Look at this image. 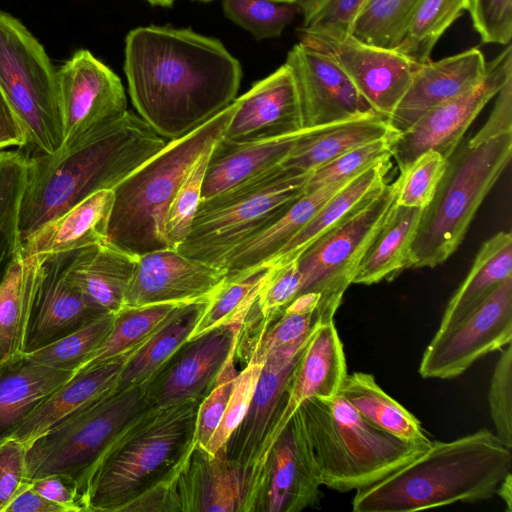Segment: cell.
<instances>
[{"mask_svg":"<svg viewBox=\"0 0 512 512\" xmlns=\"http://www.w3.org/2000/svg\"><path fill=\"white\" fill-rule=\"evenodd\" d=\"M227 271L166 248L137 256L124 306L189 303L211 298Z\"/></svg>","mask_w":512,"mask_h":512,"instance_id":"obj_22","label":"cell"},{"mask_svg":"<svg viewBox=\"0 0 512 512\" xmlns=\"http://www.w3.org/2000/svg\"><path fill=\"white\" fill-rule=\"evenodd\" d=\"M486 64L482 51L473 47L418 65L405 94L387 119L389 126L401 133L431 109L475 87L485 76Z\"/></svg>","mask_w":512,"mask_h":512,"instance_id":"obj_24","label":"cell"},{"mask_svg":"<svg viewBox=\"0 0 512 512\" xmlns=\"http://www.w3.org/2000/svg\"><path fill=\"white\" fill-rule=\"evenodd\" d=\"M399 187V177L385 183L296 259L302 276L298 295H320L316 309L320 324L333 321L364 253L396 203Z\"/></svg>","mask_w":512,"mask_h":512,"instance_id":"obj_11","label":"cell"},{"mask_svg":"<svg viewBox=\"0 0 512 512\" xmlns=\"http://www.w3.org/2000/svg\"><path fill=\"white\" fill-rule=\"evenodd\" d=\"M222 7L229 20L257 40L280 37L301 15L299 4L275 0H223Z\"/></svg>","mask_w":512,"mask_h":512,"instance_id":"obj_45","label":"cell"},{"mask_svg":"<svg viewBox=\"0 0 512 512\" xmlns=\"http://www.w3.org/2000/svg\"><path fill=\"white\" fill-rule=\"evenodd\" d=\"M422 0H369L359 14L352 35L379 47L394 49Z\"/></svg>","mask_w":512,"mask_h":512,"instance_id":"obj_44","label":"cell"},{"mask_svg":"<svg viewBox=\"0 0 512 512\" xmlns=\"http://www.w3.org/2000/svg\"><path fill=\"white\" fill-rule=\"evenodd\" d=\"M422 210L395 203L364 253L352 284L371 285L391 280L407 268L409 249Z\"/></svg>","mask_w":512,"mask_h":512,"instance_id":"obj_36","label":"cell"},{"mask_svg":"<svg viewBox=\"0 0 512 512\" xmlns=\"http://www.w3.org/2000/svg\"><path fill=\"white\" fill-rule=\"evenodd\" d=\"M511 156L512 133L478 144L467 140L457 146L447 158L432 200L422 210L407 268H434L455 252Z\"/></svg>","mask_w":512,"mask_h":512,"instance_id":"obj_7","label":"cell"},{"mask_svg":"<svg viewBox=\"0 0 512 512\" xmlns=\"http://www.w3.org/2000/svg\"><path fill=\"white\" fill-rule=\"evenodd\" d=\"M466 10L483 43L510 44L512 0H467Z\"/></svg>","mask_w":512,"mask_h":512,"instance_id":"obj_55","label":"cell"},{"mask_svg":"<svg viewBox=\"0 0 512 512\" xmlns=\"http://www.w3.org/2000/svg\"><path fill=\"white\" fill-rule=\"evenodd\" d=\"M153 6H160V7H171L175 0H146Z\"/></svg>","mask_w":512,"mask_h":512,"instance_id":"obj_62","label":"cell"},{"mask_svg":"<svg viewBox=\"0 0 512 512\" xmlns=\"http://www.w3.org/2000/svg\"><path fill=\"white\" fill-rule=\"evenodd\" d=\"M507 133H512V78L496 94V102L487 121L468 141L478 144Z\"/></svg>","mask_w":512,"mask_h":512,"instance_id":"obj_58","label":"cell"},{"mask_svg":"<svg viewBox=\"0 0 512 512\" xmlns=\"http://www.w3.org/2000/svg\"><path fill=\"white\" fill-rule=\"evenodd\" d=\"M4 512H66L57 503H54L38 493L27 482L6 506Z\"/></svg>","mask_w":512,"mask_h":512,"instance_id":"obj_60","label":"cell"},{"mask_svg":"<svg viewBox=\"0 0 512 512\" xmlns=\"http://www.w3.org/2000/svg\"><path fill=\"white\" fill-rule=\"evenodd\" d=\"M488 401L495 435L512 448V344L501 351L490 381Z\"/></svg>","mask_w":512,"mask_h":512,"instance_id":"obj_51","label":"cell"},{"mask_svg":"<svg viewBox=\"0 0 512 512\" xmlns=\"http://www.w3.org/2000/svg\"><path fill=\"white\" fill-rule=\"evenodd\" d=\"M113 201L112 189L90 195L24 240L22 254L69 252L106 242Z\"/></svg>","mask_w":512,"mask_h":512,"instance_id":"obj_27","label":"cell"},{"mask_svg":"<svg viewBox=\"0 0 512 512\" xmlns=\"http://www.w3.org/2000/svg\"><path fill=\"white\" fill-rule=\"evenodd\" d=\"M369 0H305L300 30L332 37L352 34L354 24Z\"/></svg>","mask_w":512,"mask_h":512,"instance_id":"obj_48","label":"cell"},{"mask_svg":"<svg viewBox=\"0 0 512 512\" xmlns=\"http://www.w3.org/2000/svg\"><path fill=\"white\" fill-rule=\"evenodd\" d=\"M115 313H106L70 334L25 354L30 360L59 370L77 372L103 343Z\"/></svg>","mask_w":512,"mask_h":512,"instance_id":"obj_43","label":"cell"},{"mask_svg":"<svg viewBox=\"0 0 512 512\" xmlns=\"http://www.w3.org/2000/svg\"><path fill=\"white\" fill-rule=\"evenodd\" d=\"M347 375L343 344L334 321L320 324L309 338L289 382L283 405L266 439L247 494L256 495L267 455L292 415L307 399L335 397Z\"/></svg>","mask_w":512,"mask_h":512,"instance_id":"obj_21","label":"cell"},{"mask_svg":"<svg viewBox=\"0 0 512 512\" xmlns=\"http://www.w3.org/2000/svg\"><path fill=\"white\" fill-rule=\"evenodd\" d=\"M372 426L410 442L431 443L420 421L386 394L373 375L347 374L338 392Z\"/></svg>","mask_w":512,"mask_h":512,"instance_id":"obj_38","label":"cell"},{"mask_svg":"<svg viewBox=\"0 0 512 512\" xmlns=\"http://www.w3.org/2000/svg\"><path fill=\"white\" fill-rule=\"evenodd\" d=\"M235 103L223 141L248 143L303 130L294 78L285 63L255 82Z\"/></svg>","mask_w":512,"mask_h":512,"instance_id":"obj_23","label":"cell"},{"mask_svg":"<svg viewBox=\"0 0 512 512\" xmlns=\"http://www.w3.org/2000/svg\"><path fill=\"white\" fill-rule=\"evenodd\" d=\"M195 1H199V2H210V1H213V0H195Z\"/></svg>","mask_w":512,"mask_h":512,"instance_id":"obj_64","label":"cell"},{"mask_svg":"<svg viewBox=\"0 0 512 512\" xmlns=\"http://www.w3.org/2000/svg\"><path fill=\"white\" fill-rule=\"evenodd\" d=\"M27 169L24 151H0V282L21 248L19 208Z\"/></svg>","mask_w":512,"mask_h":512,"instance_id":"obj_40","label":"cell"},{"mask_svg":"<svg viewBox=\"0 0 512 512\" xmlns=\"http://www.w3.org/2000/svg\"><path fill=\"white\" fill-rule=\"evenodd\" d=\"M167 143L139 115L127 111L54 154L28 156L19 208L21 243L90 195L113 190Z\"/></svg>","mask_w":512,"mask_h":512,"instance_id":"obj_2","label":"cell"},{"mask_svg":"<svg viewBox=\"0 0 512 512\" xmlns=\"http://www.w3.org/2000/svg\"><path fill=\"white\" fill-rule=\"evenodd\" d=\"M209 300L210 298L179 304L147 341L128 358L115 389L142 385L190 338Z\"/></svg>","mask_w":512,"mask_h":512,"instance_id":"obj_37","label":"cell"},{"mask_svg":"<svg viewBox=\"0 0 512 512\" xmlns=\"http://www.w3.org/2000/svg\"><path fill=\"white\" fill-rule=\"evenodd\" d=\"M136 261L137 256L106 241L76 250L69 276L93 303L116 313L124 306Z\"/></svg>","mask_w":512,"mask_h":512,"instance_id":"obj_32","label":"cell"},{"mask_svg":"<svg viewBox=\"0 0 512 512\" xmlns=\"http://www.w3.org/2000/svg\"><path fill=\"white\" fill-rule=\"evenodd\" d=\"M201 401L151 407L138 417L92 470L83 493L84 511H123L151 488L173 479L195 444Z\"/></svg>","mask_w":512,"mask_h":512,"instance_id":"obj_4","label":"cell"},{"mask_svg":"<svg viewBox=\"0 0 512 512\" xmlns=\"http://www.w3.org/2000/svg\"><path fill=\"white\" fill-rule=\"evenodd\" d=\"M299 42L319 50L343 70L369 107L388 119L418 66L395 49L365 43L352 34L332 37L298 29Z\"/></svg>","mask_w":512,"mask_h":512,"instance_id":"obj_15","label":"cell"},{"mask_svg":"<svg viewBox=\"0 0 512 512\" xmlns=\"http://www.w3.org/2000/svg\"><path fill=\"white\" fill-rule=\"evenodd\" d=\"M321 485L340 492L367 487L422 454L410 442L369 424L339 393L299 407Z\"/></svg>","mask_w":512,"mask_h":512,"instance_id":"obj_6","label":"cell"},{"mask_svg":"<svg viewBox=\"0 0 512 512\" xmlns=\"http://www.w3.org/2000/svg\"><path fill=\"white\" fill-rule=\"evenodd\" d=\"M26 145L25 128L0 90V150L10 146L24 149Z\"/></svg>","mask_w":512,"mask_h":512,"instance_id":"obj_59","label":"cell"},{"mask_svg":"<svg viewBox=\"0 0 512 512\" xmlns=\"http://www.w3.org/2000/svg\"><path fill=\"white\" fill-rule=\"evenodd\" d=\"M511 449L480 429L458 439L431 441L409 463L356 490L354 512H412L492 498L511 472Z\"/></svg>","mask_w":512,"mask_h":512,"instance_id":"obj_3","label":"cell"},{"mask_svg":"<svg viewBox=\"0 0 512 512\" xmlns=\"http://www.w3.org/2000/svg\"><path fill=\"white\" fill-rule=\"evenodd\" d=\"M309 175L280 165L201 199L191 231L177 250L220 268L230 252L263 232L305 193Z\"/></svg>","mask_w":512,"mask_h":512,"instance_id":"obj_8","label":"cell"},{"mask_svg":"<svg viewBox=\"0 0 512 512\" xmlns=\"http://www.w3.org/2000/svg\"><path fill=\"white\" fill-rule=\"evenodd\" d=\"M241 325L222 324L180 345L142 384L151 406L203 400L235 353Z\"/></svg>","mask_w":512,"mask_h":512,"instance_id":"obj_16","label":"cell"},{"mask_svg":"<svg viewBox=\"0 0 512 512\" xmlns=\"http://www.w3.org/2000/svg\"><path fill=\"white\" fill-rule=\"evenodd\" d=\"M319 325L315 312L283 310L267 327L250 360L264 362L267 354L275 349L306 343Z\"/></svg>","mask_w":512,"mask_h":512,"instance_id":"obj_54","label":"cell"},{"mask_svg":"<svg viewBox=\"0 0 512 512\" xmlns=\"http://www.w3.org/2000/svg\"><path fill=\"white\" fill-rule=\"evenodd\" d=\"M38 266L39 255L20 248L0 282V363L25 355Z\"/></svg>","mask_w":512,"mask_h":512,"instance_id":"obj_33","label":"cell"},{"mask_svg":"<svg viewBox=\"0 0 512 512\" xmlns=\"http://www.w3.org/2000/svg\"><path fill=\"white\" fill-rule=\"evenodd\" d=\"M495 495H498L505 503L507 511H512V475L509 472L499 483Z\"/></svg>","mask_w":512,"mask_h":512,"instance_id":"obj_61","label":"cell"},{"mask_svg":"<svg viewBox=\"0 0 512 512\" xmlns=\"http://www.w3.org/2000/svg\"><path fill=\"white\" fill-rule=\"evenodd\" d=\"M124 71L138 115L168 141L229 106L242 78L240 62L218 39L155 25L127 34Z\"/></svg>","mask_w":512,"mask_h":512,"instance_id":"obj_1","label":"cell"},{"mask_svg":"<svg viewBox=\"0 0 512 512\" xmlns=\"http://www.w3.org/2000/svg\"><path fill=\"white\" fill-rule=\"evenodd\" d=\"M390 159L378 162L353 177L319 209L308 224L264 267L295 261L316 239L342 220L355 207L379 191L386 183Z\"/></svg>","mask_w":512,"mask_h":512,"instance_id":"obj_34","label":"cell"},{"mask_svg":"<svg viewBox=\"0 0 512 512\" xmlns=\"http://www.w3.org/2000/svg\"><path fill=\"white\" fill-rule=\"evenodd\" d=\"M466 9L467 0H422L394 49L417 65L427 62L440 37Z\"/></svg>","mask_w":512,"mask_h":512,"instance_id":"obj_41","label":"cell"},{"mask_svg":"<svg viewBox=\"0 0 512 512\" xmlns=\"http://www.w3.org/2000/svg\"><path fill=\"white\" fill-rule=\"evenodd\" d=\"M263 363L250 360L239 371L224 415L209 443L204 448L210 455L215 454L225 446L233 431L243 420L249 408Z\"/></svg>","mask_w":512,"mask_h":512,"instance_id":"obj_50","label":"cell"},{"mask_svg":"<svg viewBox=\"0 0 512 512\" xmlns=\"http://www.w3.org/2000/svg\"><path fill=\"white\" fill-rule=\"evenodd\" d=\"M510 277L512 235L500 231L482 244L466 278L450 299L437 331L454 326Z\"/></svg>","mask_w":512,"mask_h":512,"instance_id":"obj_35","label":"cell"},{"mask_svg":"<svg viewBox=\"0 0 512 512\" xmlns=\"http://www.w3.org/2000/svg\"><path fill=\"white\" fill-rule=\"evenodd\" d=\"M30 484L42 496L62 506L66 512L84 511L83 498L79 487L67 475H47L30 481Z\"/></svg>","mask_w":512,"mask_h":512,"instance_id":"obj_57","label":"cell"},{"mask_svg":"<svg viewBox=\"0 0 512 512\" xmlns=\"http://www.w3.org/2000/svg\"><path fill=\"white\" fill-rule=\"evenodd\" d=\"M235 353L226 361L214 386L201 401L196 420L195 443L205 448L217 429L232 394L239 373L235 367Z\"/></svg>","mask_w":512,"mask_h":512,"instance_id":"obj_52","label":"cell"},{"mask_svg":"<svg viewBox=\"0 0 512 512\" xmlns=\"http://www.w3.org/2000/svg\"><path fill=\"white\" fill-rule=\"evenodd\" d=\"M275 1L288 2V3H296V4L301 5L305 0H275Z\"/></svg>","mask_w":512,"mask_h":512,"instance_id":"obj_63","label":"cell"},{"mask_svg":"<svg viewBox=\"0 0 512 512\" xmlns=\"http://www.w3.org/2000/svg\"><path fill=\"white\" fill-rule=\"evenodd\" d=\"M399 133L353 148L312 171L305 184V193L350 179L366 168L392 157V144Z\"/></svg>","mask_w":512,"mask_h":512,"instance_id":"obj_47","label":"cell"},{"mask_svg":"<svg viewBox=\"0 0 512 512\" xmlns=\"http://www.w3.org/2000/svg\"><path fill=\"white\" fill-rule=\"evenodd\" d=\"M56 78L61 148L115 123L128 111L119 76L86 49L76 51Z\"/></svg>","mask_w":512,"mask_h":512,"instance_id":"obj_14","label":"cell"},{"mask_svg":"<svg viewBox=\"0 0 512 512\" xmlns=\"http://www.w3.org/2000/svg\"><path fill=\"white\" fill-rule=\"evenodd\" d=\"M151 407L143 385L113 388L95 398L27 444V480L67 475L77 483L83 498L100 458Z\"/></svg>","mask_w":512,"mask_h":512,"instance_id":"obj_9","label":"cell"},{"mask_svg":"<svg viewBox=\"0 0 512 512\" xmlns=\"http://www.w3.org/2000/svg\"><path fill=\"white\" fill-rule=\"evenodd\" d=\"M27 445L15 438L0 442V512L27 483Z\"/></svg>","mask_w":512,"mask_h":512,"instance_id":"obj_56","label":"cell"},{"mask_svg":"<svg viewBox=\"0 0 512 512\" xmlns=\"http://www.w3.org/2000/svg\"><path fill=\"white\" fill-rule=\"evenodd\" d=\"M352 178L304 193L297 198L274 223L223 259L220 268L227 271L226 279L244 278L266 268L265 264Z\"/></svg>","mask_w":512,"mask_h":512,"instance_id":"obj_26","label":"cell"},{"mask_svg":"<svg viewBox=\"0 0 512 512\" xmlns=\"http://www.w3.org/2000/svg\"><path fill=\"white\" fill-rule=\"evenodd\" d=\"M174 492L177 511L241 512V473L224 447L210 455L195 443L176 477Z\"/></svg>","mask_w":512,"mask_h":512,"instance_id":"obj_25","label":"cell"},{"mask_svg":"<svg viewBox=\"0 0 512 512\" xmlns=\"http://www.w3.org/2000/svg\"><path fill=\"white\" fill-rule=\"evenodd\" d=\"M178 305L163 303L137 307L123 306L115 313L113 326L106 339L77 372L91 369L109 360L131 356Z\"/></svg>","mask_w":512,"mask_h":512,"instance_id":"obj_39","label":"cell"},{"mask_svg":"<svg viewBox=\"0 0 512 512\" xmlns=\"http://www.w3.org/2000/svg\"><path fill=\"white\" fill-rule=\"evenodd\" d=\"M512 340V277L449 329L437 331L419 365L423 378L451 379Z\"/></svg>","mask_w":512,"mask_h":512,"instance_id":"obj_12","label":"cell"},{"mask_svg":"<svg viewBox=\"0 0 512 512\" xmlns=\"http://www.w3.org/2000/svg\"><path fill=\"white\" fill-rule=\"evenodd\" d=\"M511 78L512 47L508 44L486 64L485 76L479 84L431 109L395 137L392 157L400 173L429 150L437 151L447 159L485 105Z\"/></svg>","mask_w":512,"mask_h":512,"instance_id":"obj_13","label":"cell"},{"mask_svg":"<svg viewBox=\"0 0 512 512\" xmlns=\"http://www.w3.org/2000/svg\"><path fill=\"white\" fill-rule=\"evenodd\" d=\"M446 166L447 159L437 151L429 150L421 154L400 173L396 203L424 209L432 200Z\"/></svg>","mask_w":512,"mask_h":512,"instance_id":"obj_49","label":"cell"},{"mask_svg":"<svg viewBox=\"0 0 512 512\" xmlns=\"http://www.w3.org/2000/svg\"><path fill=\"white\" fill-rule=\"evenodd\" d=\"M285 64L296 86L302 129H311L374 112L343 70L325 53L302 42Z\"/></svg>","mask_w":512,"mask_h":512,"instance_id":"obj_19","label":"cell"},{"mask_svg":"<svg viewBox=\"0 0 512 512\" xmlns=\"http://www.w3.org/2000/svg\"><path fill=\"white\" fill-rule=\"evenodd\" d=\"M74 374L36 363L26 355L0 363V442L11 438Z\"/></svg>","mask_w":512,"mask_h":512,"instance_id":"obj_29","label":"cell"},{"mask_svg":"<svg viewBox=\"0 0 512 512\" xmlns=\"http://www.w3.org/2000/svg\"><path fill=\"white\" fill-rule=\"evenodd\" d=\"M270 272L271 268L266 267L244 278L226 279L210 298L190 338L222 324L243 323Z\"/></svg>","mask_w":512,"mask_h":512,"instance_id":"obj_42","label":"cell"},{"mask_svg":"<svg viewBox=\"0 0 512 512\" xmlns=\"http://www.w3.org/2000/svg\"><path fill=\"white\" fill-rule=\"evenodd\" d=\"M203 151L180 183L165 216L164 236L169 248L177 249L188 237L201 197L211 151Z\"/></svg>","mask_w":512,"mask_h":512,"instance_id":"obj_46","label":"cell"},{"mask_svg":"<svg viewBox=\"0 0 512 512\" xmlns=\"http://www.w3.org/2000/svg\"><path fill=\"white\" fill-rule=\"evenodd\" d=\"M304 130L248 143H230L220 139L208 160L201 199L232 189L280 166Z\"/></svg>","mask_w":512,"mask_h":512,"instance_id":"obj_28","label":"cell"},{"mask_svg":"<svg viewBox=\"0 0 512 512\" xmlns=\"http://www.w3.org/2000/svg\"><path fill=\"white\" fill-rule=\"evenodd\" d=\"M75 252L39 255L25 354L110 313L93 303L70 278L69 266Z\"/></svg>","mask_w":512,"mask_h":512,"instance_id":"obj_18","label":"cell"},{"mask_svg":"<svg viewBox=\"0 0 512 512\" xmlns=\"http://www.w3.org/2000/svg\"><path fill=\"white\" fill-rule=\"evenodd\" d=\"M129 357L123 356L76 372L30 415L12 438L27 445L84 405L115 388Z\"/></svg>","mask_w":512,"mask_h":512,"instance_id":"obj_31","label":"cell"},{"mask_svg":"<svg viewBox=\"0 0 512 512\" xmlns=\"http://www.w3.org/2000/svg\"><path fill=\"white\" fill-rule=\"evenodd\" d=\"M270 268L269 278L255 301L257 311L267 327L298 296L302 284V276L296 260L283 266Z\"/></svg>","mask_w":512,"mask_h":512,"instance_id":"obj_53","label":"cell"},{"mask_svg":"<svg viewBox=\"0 0 512 512\" xmlns=\"http://www.w3.org/2000/svg\"><path fill=\"white\" fill-rule=\"evenodd\" d=\"M395 133L398 132L389 126L387 119L375 112L305 129L281 166L311 173L353 148Z\"/></svg>","mask_w":512,"mask_h":512,"instance_id":"obj_30","label":"cell"},{"mask_svg":"<svg viewBox=\"0 0 512 512\" xmlns=\"http://www.w3.org/2000/svg\"><path fill=\"white\" fill-rule=\"evenodd\" d=\"M307 342L267 354L247 413L224 446L227 458L240 470L243 499Z\"/></svg>","mask_w":512,"mask_h":512,"instance_id":"obj_20","label":"cell"},{"mask_svg":"<svg viewBox=\"0 0 512 512\" xmlns=\"http://www.w3.org/2000/svg\"><path fill=\"white\" fill-rule=\"evenodd\" d=\"M57 70L42 44L15 17L0 11V90L21 120L27 156L54 154L63 143Z\"/></svg>","mask_w":512,"mask_h":512,"instance_id":"obj_10","label":"cell"},{"mask_svg":"<svg viewBox=\"0 0 512 512\" xmlns=\"http://www.w3.org/2000/svg\"><path fill=\"white\" fill-rule=\"evenodd\" d=\"M235 108L234 100L193 132L168 141L113 188L107 242L135 256L169 248L168 207L197 157L222 138Z\"/></svg>","mask_w":512,"mask_h":512,"instance_id":"obj_5","label":"cell"},{"mask_svg":"<svg viewBox=\"0 0 512 512\" xmlns=\"http://www.w3.org/2000/svg\"><path fill=\"white\" fill-rule=\"evenodd\" d=\"M321 486L298 408L267 455L254 512H300L314 507Z\"/></svg>","mask_w":512,"mask_h":512,"instance_id":"obj_17","label":"cell"}]
</instances>
